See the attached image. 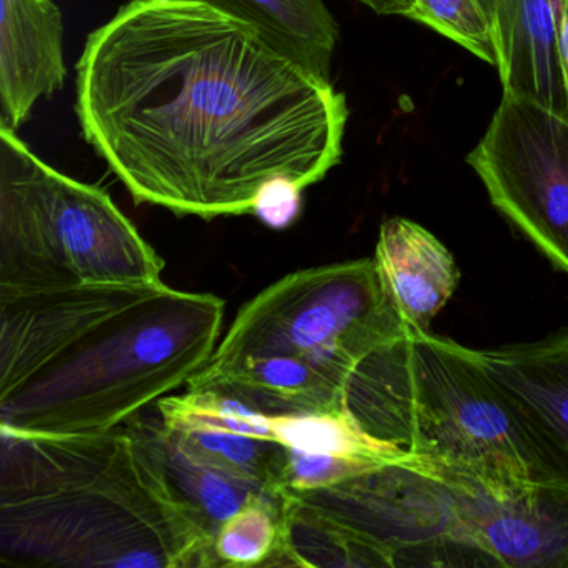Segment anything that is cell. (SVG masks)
<instances>
[{
	"label": "cell",
	"instance_id": "17",
	"mask_svg": "<svg viewBox=\"0 0 568 568\" xmlns=\"http://www.w3.org/2000/svg\"><path fill=\"white\" fill-rule=\"evenodd\" d=\"M414 21L440 32L487 64L497 65L494 36L478 0H415Z\"/></svg>",
	"mask_w": 568,
	"mask_h": 568
},
{
	"label": "cell",
	"instance_id": "3",
	"mask_svg": "<svg viewBox=\"0 0 568 568\" xmlns=\"http://www.w3.org/2000/svg\"><path fill=\"white\" fill-rule=\"evenodd\" d=\"M282 500L292 537L334 567L568 568V481L408 454Z\"/></svg>",
	"mask_w": 568,
	"mask_h": 568
},
{
	"label": "cell",
	"instance_id": "20",
	"mask_svg": "<svg viewBox=\"0 0 568 568\" xmlns=\"http://www.w3.org/2000/svg\"><path fill=\"white\" fill-rule=\"evenodd\" d=\"M558 51H560L561 68L568 88V0H564L560 22H558Z\"/></svg>",
	"mask_w": 568,
	"mask_h": 568
},
{
	"label": "cell",
	"instance_id": "9",
	"mask_svg": "<svg viewBox=\"0 0 568 568\" xmlns=\"http://www.w3.org/2000/svg\"><path fill=\"white\" fill-rule=\"evenodd\" d=\"M0 128L18 131L64 88V21L52 0H0Z\"/></svg>",
	"mask_w": 568,
	"mask_h": 568
},
{
	"label": "cell",
	"instance_id": "11",
	"mask_svg": "<svg viewBox=\"0 0 568 568\" xmlns=\"http://www.w3.org/2000/svg\"><path fill=\"white\" fill-rule=\"evenodd\" d=\"M374 261L385 292L408 331L427 332L460 281L448 248L408 219H388L382 224Z\"/></svg>",
	"mask_w": 568,
	"mask_h": 568
},
{
	"label": "cell",
	"instance_id": "1",
	"mask_svg": "<svg viewBox=\"0 0 568 568\" xmlns=\"http://www.w3.org/2000/svg\"><path fill=\"white\" fill-rule=\"evenodd\" d=\"M75 112L138 204L212 221L254 214L341 162L347 99L257 29L194 0H131L91 32Z\"/></svg>",
	"mask_w": 568,
	"mask_h": 568
},
{
	"label": "cell",
	"instance_id": "10",
	"mask_svg": "<svg viewBox=\"0 0 568 568\" xmlns=\"http://www.w3.org/2000/svg\"><path fill=\"white\" fill-rule=\"evenodd\" d=\"M494 36L504 92L568 119V88L558 51L564 0H478Z\"/></svg>",
	"mask_w": 568,
	"mask_h": 568
},
{
	"label": "cell",
	"instance_id": "2",
	"mask_svg": "<svg viewBox=\"0 0 568 568\" xmlns=\"http://www.w3.org/2000/svg\"><path fill=\"white\" fill-rule=\"evenodd\" d=\"M225 304L159 284L0 295V428L102 434L204 367Z\"/></svg>",
	"mask_w": 568,
	"mask_h": 568
},
{
	"label": "cell",
	"instance_id": "7",
	"mask_svg": "<svg viewBox=\"0 0 568 568\" xmlns=\"http://www.w3.org/2000/svg\"><path fill=\"white\" fill-rule=\"evenodd\" d=\"M164 261L98 185L0 128V295L91 284H159Z\"/></svg>",
	"mask_w": 568,
	"mask_h": 568
},
{
	"label": "cell",
	"instance_id": "13",
	"mask_svg": "<svg viewBox=\"0 0 568 568\" xmlns=\"http://www.w3.org/2000/svg\"><path fill=\"white\" fill-rule=\"evenodd\" d=\"M257 29L274 48L331 81L338 24L324 0H194Z\"/></svg>",
	"mask_w": 568,
	"mask_h": 568
},
{
	"label": "cell",
	"instance_id": "4",
	"mask_svg": "<svg viewBox=\"0 0 568 568\" xmlns=\"http://www.w3.org/2000/svg\"><path fill=\"white\" fill-rule=\"evenodd\" d=\"M0 438V564L217 567L211 538L125 425Z\"/></svg>",
	"mask_w": 568,
	"mask_h": 568
},
{
	"label": "cell",
	"instance_id": "8",
	"mask_svg": "<svg viewBox=\"0 0 568 568\" xmlns=\"http://www.w3.org/2000/svg\"><path fill=\"white\" fill-rule=\"evenodd\" d=\"M467 162L495 209L568 275V119L504 92Z\"/></svg>",
	"mask_w": 568,
	"mask_h": 568
},
{
	"label": "cell",
	"instance_id": "15",
	"mask_svg": "<svg viewBox=\"0 0 568 568\" xmlns=\"http://www.w3.org/2000/svg\"><path fill=\"white\" fill-rule=\"evenodd\" d=\"M165 430L182 450L197 460L244 480L264 485L271 490L278 491L281 488L284 445L278 442L264 440L212 425L165 427Z\"/></svg>",
	"mask_w": 568,
	"mask_h": 568
},
{
	"label": "cell",
	"instance_id": "16",
	"mask_svg": "<svg viewBox=\"0 0 568 568\" xmlns=\"http://www.w3.org/2000/svg\"><path fill=\"white\" fill-rule=\"evenodd\" d=\"M284 517L282 495L255 498L229 518L215 535L212 551L217 567H275Z\"/></svg>",
	"mask_w": 568,
	"mask_h": 568
},
{
	"label": "cell",
	"instance_id": "19",
	"mask_svg": "<svg viewBox=\"0 0 568 568\" xmlns=\"http://www.w3.org/2000/svg\"><path fill=\"white\" fill-rule=\"evenodd\" d=\"M381 16H402L414 19L415 0H357Z\"/></svg>",
	"mask_w": 568,
	"mask_h": 568
},
{
	"label": "cell",
	"instance_id": "12",
	"mask_svg": "<svg viewBox=\"0 0 568 568\" xmlns=\"http://www.w3.org/2000/svg\"><path fill=\"white\" fill-rule=\"evenodd\" d=\"M125 428L164 468L172 491L214 544L222 525L255 498L278 494L264 485L219 470L182 450L165 430L158 408L132 417Z\"/></svg>",
	"mask_w": 568,
	"mask_h": 568
},
{
	"label": "cell",
	"instance_id": "5",
	"mask_svg": "<svg viewBox=\"0 0 568 568\" xmlns=\"http://www.w3.org/2000/svg\"><path fill=\"white\" fill-rule=\"evenodd\" d=\"M347 408L378 440L444 464L568 481V452L471 348L408 331L355 374Z\"/></svg>",
	"mask_w": 568,
	"mask_h": 568
},
{
	"label": "cell",
	"instance_id": "18",
	"mask_svg": "<svg viewBox=\"0 0 568 568\" xmlns=\"http://www.w3.org/2000/svg\"><path fill=\"white\" fill-rule=\"evenodd\" d=\"M302 189L288 181L271 182L262 189L254 205L255 217L268 227L287 229L301 214Z\"/></svg>",
	"mask_w": 568,
	"mask_h": 568
},
{
	"label": "cell",
	"instance_id": "6",
	"mask_svg": "<svg viewBox=\"0 0 568 568\" xmlns=\"http://www.w3.org/2000/svg\"><path fill=\"white\" fill-rule=\"evenodd\" d=\"M407 332L374 257L358 258L268 285L241 307L211 357L244 358L248 387L272 414L351 415L355 374Z\"/></svg>",
	"mask_w": 568,
	"mask_h": 568
},
{
	"label": "cell",
	"instance_id": "14",
	"mask_svg": "<svg viewBox=\"0 0 568 568\" xmlns=\"http://www.w3.org/2000/svg\"><path fill=\"white\" fill-rule=\"evenodd\" d=\"M471 354L540 415L568 452V328L528 344L471 348Z\"/></svg>",
	"mask_w": 568,
	"mask_h": 568
}]
</instances>
